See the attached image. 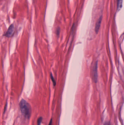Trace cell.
Listing matches in <instances>:
<instances>
[{
  "label": "cell",
  "instance_id": "cell-1",
  "mask_svg": "<svg viewBox=\"0 0 124 125\" xmlns=\"http://www.w3.org/2000/svg\"><path fill=\"white\" fill-rule=\"evenodd\" d=\"M19 107L21 114L23 117L29 119L32 113V108L30 104L24 99H22L19 103Z\"/></svg>",
  "mask_w": 124,
  "mask_h": 125
},
{
  "label": "cell",
  "instance_id": "cell-2",
  "mask_svg": "<svg viewBox=\"0 0 124 125\" xmlns=\"http://www.w3.org/2000/svg\"><path fill=\"white\" fill-rule=\"evenodd\" d=\"M15 31V28L13 24H12L9 26L7 31L5 34V36L7 37H11L14 34Z\"/></svg>",
  "mask_w": 124,
  "mask_h": 125
},
{
  "label": "cell",
  "instance_id": "cell-3",
  "mask_svg": "<svg viewBox=\"0 0 124 125\" xmlns=\"http://www.w3.org/2000/svg\"><path fill=\"white\" fill-rule=\"evenodd\" d=\"M102 17L101 16L98 19L97 23H96V26H95V31L97 33H98L99 29L100 28V25H101V23H102Z\"/></svg>",
  "mask_w": 124,
  "mask_h": 125
},
{
  "label": "cell",
  "instance_id": "cell-4",
  "mask_svg": "<svg viewBox=\"0 0 124 125\" xmlns=\"http://www.w3.org/2000/svg\"><path fill=\"white\" fill-rule=\"evenodd\" d=\"M98 62L95 63V65L94 68V81L95 82H97L98 79Z\"/></svg>",
  "mask_w": 124,
  "mask_h": 125
},
{
  "label": "cell",
  "instance_id": "cell-5",
  "mask_svg": "<svg viewBox=\"0 0 124 125\" xmlns=\"http://www.w3.org/2000/svg\"><path fill=\"white\" fill-rule=\"evenodd\" d=\"M43 120V117H41L38 119L37 120V125H41Z\"/></svg>",
  "mask_w": 124,
  "mask_h": 125
},
{
  "label": "cell",
  "instance_id": "cell-6",
  "mask_svg": "<svg viewBox=\"0 0 124 125\" xmlns=\"http://www.w3.org/2000/svg\"><path fill=\"white\" fill-rule=\"evenodd\" d=\"M51 78L52 80V81L53 82V83H54V86H55V85H56V82H55V81L54 78V77H53V76L52 75V74H51Z\"/></svg>",
  "mask_w": 124,
  "mask_h": 125
},
{
  "label": "cell",
  "instance_id": "cell-7",
  "mask_svg": "<svg viewBox=\"0 0 124 125\" xmlns=\"http://www.w3.org/2000/svg\"><path fill=\"white\" fill-rule=\"evenodd\" d=\"M104 125H111L110 123V122H106Z\"/></svg>",
  "mask_w": 124,
  "mask_h": 125
},
{
  "label": "cell",
  "instance_id": "cell-8",
  "mask_svg": "<svg viewBox=\"0 0 124 125\" xmlns=\"http://www.w3.org/2000/svg\"><path fill=\"white\" fill-rule=\"evenodd\" d=\"M52 119H51L49 125H52Z\"/></svg>",
  "mask_w": 124,
  "mask_h": 125
}]
</instances>
